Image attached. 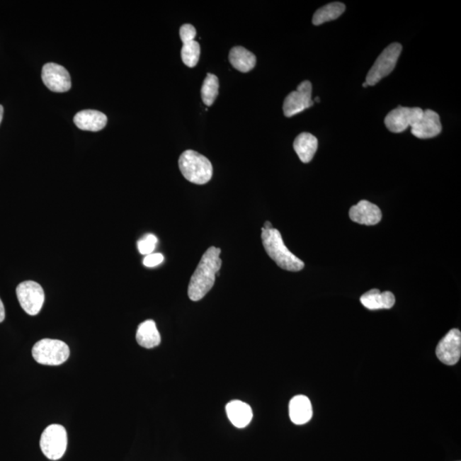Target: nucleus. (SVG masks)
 <instances>
[{
	"instance_id": "obj_1",
	"label": "nucleus",
	"mask_w": 461,
	"mask_h": 461,
	"mask_svg": "<svg viewBox=\"0 0 461 461\" xmlns=\"http://www.w3.org/2000/svg\"><path fill=\"white\" fill-rule=\"evenodd\" d=\"M221 252V249L212 246L203 255L200 263L190 278L188 286V297L190 300L200 301L213 288L215 275L222 265V261L220 258Z\"/></svg>"
},
{
	"instance_id": "obj_2",
	"label": "nucleus",
	"mask_w": 461,
	"mask_h": 461,
	"mask_svg": "<svg viewBox=\"0 0 461 461\" xmlns=\"http://www.w3.org/2000/svg\"><path fill=\"white\" fill-rule=\"evenodd\" d=\"M261 239L266 252L282 269L298 272L305 268V263L285 246L279 230L261 228Z\"/></svg>"
},
{
	"instance_id": "obj_3",
	"label": "nucleus",
	"mask_w": 461,
	"mask_h": 461,
	"mask_svg": "<svg viewBox=\"0 0 461 461\" xmlns=\"http://www.w3.org/2000/svg\"><path fill=\"white\" fill-rule=\"evenodd\" d=\"M178 167L183 176L193 184L205 185L213 176V166L206 156L188 149L178 159Z\"/></svg>"
},
{
	"instance_id": "obj_4",
	"label": "nucleus",
	"mask_w": 461,
	"mask_h": 461,
	"mask_svg": "<svg viewBox=\"0 0 461 461\" xmlns=\"http://www.w3.org/2000/svg\"><path fill=\"white\" fill-rule=\"evenodd\" d=\"M32 355L40 364L58 365L69 359V348L61 340L45 338L35 344Z\"/></svg>"
},
{
	"instance_id": "obj_5",
	"label": "nucleus",
	"mask_w": 461,
	"mask_h": 461,
	"mask_svg": "<svg viewBox=\"0 0 461 461\" xmlns=\"http://www.w3.org/2000/svg\"><path fill=\"white\" fill-rule=\"evenodd\" d=\"M40 444L41 450L49 460H59L67 448V431L63 426L57 423L49 426L41 435Z\"/></svg>"
},
{
	"instance_id": "obj_6",
	"label": "nucleus",
	"mask_w": 461,
	"mask_h": 461,
	"mask_svg": "<svg viewBox=\"0 0 461 461\" xmlns=\"http://www.w3.org/2000/svg\"><path fill=\"white\" fill-rule=\"evenodd\" d=\"M402 51V45L399 43H393L386 47L377 58L371 69L369 70L367 78H365L367 84L375 86L382 79L389 76L396 67Z\"/></svg>"
},
{
	"instance_id": "obj_7",
	"label": "nucleus",
	"mask_w": 461,
	"mask_h": 461,
	"mask_svg": "<svg viewBox=\"0 0 461 461\" xmlns=\"http://www.w3.org/2000/svg\"><path fill=\"white\" fill-rule=\"evenodd\" d=\"M21 307L29 315L40 312L45 302V292L41 285L35 281H24L16 288Z\"/></svg>"
},
{
	"instance_id": "obj_8",
	"label": "nucleus",
	"mask_w": 461,
	"mask_h": 461,
	"mask_svg": "<svg viewBox=\"0 0 461 461\" xmlns=\"http://www.w3.org/2000/svg\"><path fill=\"white\" fill-rule=\"evenodd\" d=\"M312 99V84L309 81H305L299 84L296 91H292L285 98L283 110L286 118H292L301 113L314 106Z\"/></svg>"
},
{
	"instance_id": "obj_9",
	"label": "nucleus",
	"mask_w": 461,
	"mask_h": 461,
	"mask_svg": "<svg viewBox=\"0 0 461 461\" xmlns=\"http://www.w3.org/2000/svg\"><path fill=\"white\" fill-rule=\"evenodd\" d=\"M423 110L421 108L399 106L386 116L385 124L390 132L400 134L412 127L421 118Z\"/></svg>"
},
{
	"instance_id": "obj_10",
	"label": "nucleus",
	"mask_w": 461,
	"mask_h": 461,
	"mask_svg": "<svg viewBox=\"0 0 461 461\" xmlns=\"http://www.w3.org/2000/svg\"><path fill=\"white\" fill-rule=\"evenodd\" d=\"M438 358L443 363L454 365L460 360L461 355V334L458 329H452L440 341L436 350Z\"/></svg>"
},
{
	"instance_id": "obj_11",
	"label": "nucleus",
	"mask_w": 461,
	"mask_h": 461,
	"mask_svg": "<svg viewBox=\"0 0 461 461\" xmlns=\"http://www.w3.org/2000/svg\"><path fill=\"white\" fill-rule=\"evenodd\" d=\"M44 84L54 93H65L72 89V78L68 70L59 64L49 63L42 69Z\"/></svg>"
},
{
	"instance_id": "obj_12",
	"label": "nucleus",
	"mask_w": 461,
	"mask_h": 461,
	"mask_svg": "<svg viewBox=\"0 0 461 461\" xmlns=\"http://www.w3.org/2000/svg\"><path fill=\"white\" fill-rule=\"evenodd\" d=\"M411 132L419 139L434 138L442 132L439 115L431 110H423L421 118L411 127Z\"/></svg>"
},
{
	"instance_id": "obj_13",
	"label": "nucleus",
	"mask_w": 461,
	"mask_h": 461,
	"mask_svg": "<svg viewBox=\"0 0 461 461\" xmlns=\"http://www.w3.org/2000/svg\"><path fill=\"white\" fill-rule=\"evenodd\" d=\"M351 221L360 225L375 226L380 223L382 213L379 207L367 200H361L350 210Z\"/></svg>"
},
{
	"instance_id": "obj_14",
	"label": "nucleus",
	"mask_w": 461,
	"mask_h": 461,
	"mask_svg": "<svg viewBox=\"0 0 461 461\" xmlns=\"http://www.w3.org/2000/svg\"><path fill=\"white\" fill-rule=\"evenodd\" d=\"M74 123L81 130L98 132L107 124V116L101 111L86 110L74 115Z\"/></svg>"
},
{
	"instance_id": "obj_15",
	"label": "nucleus",
	"mask_w": 461,
	"mask_h": 461,
	"mask_svg": "<svg viewBox=\"0 0 461 461\" xmlns=\"http://www.w3.org/2000/svg\"><path fill=\"white\" fill-rule=\"evenodd\" d=\"M289 414L290 421L295 425H305L313 416V408L310 400L302 394L294 397L290 402Z\"/></svg>"
},
{
	"instance_id": "obj_16",
	"label": "nucleus",
	"mask_w": 461,
	"mask_h": 461,
	"mask_svg": "<svg viewBox=\"0 0 461 461\" xmlns=\"http://www.w3.org/2000/svg\"><path fill=\"white\" fill-rule=\"evenodd\" d=\"M360 302L370 310L389 309L394 305L396 298L390 292H380V290L372 289L361 296Z\"/></svg>"
},
{
	"instance_id": "obj_17",
	"label": "nucleus",
	"mask_w": 461,
	"mask_h": 461,
	"mask_svg": "<svg viewBox=\"0 0 461 461\" xmlns=\"http://www.w3.org/2000/svg\"><path fill=\"white\" fill-rule=\"evenodd\" d=\"M226 411L228 419L237 428L246 427L252 421V409L250 405L245 402L238 400L228 402Z\"/></svg>"
},
{
	"instance_id": "obj_18",
	"label": "nucleus",
	"mask_w": 461,
	"mask_h": 461,
	"mask_svg": "<svg viewBox=\"0 0 461 461\" xmlns=\"http://www.w3.org/2000/svg\"><path fill=\"white\" fill-rule=\"evenodd\" d=\"M293 147L302 163L309 164L317 151L318 140L309 132H302L295 140Z\"/></svg>"
},
{
	"instance_id": "obj_19",
	"label": "nucleus",
	"mask_w": 461,
	"mask_h": 461,
	"mask_svg": "<svg viewBox=\"0 0 461 461\" xmlns=\"http://www.w3.org/2000/svg\"><path fill=\"white\" fill-rule=\"evenodd\" d=\"M136 340L140 346L145 348L159 346L161 343V336L155 321L148 319L141 323L137 330Z\"/></svg>"
},
{
	"instance_id": "obj_20",
	"label": "nucleus",
	"mask_w": 461,
	"mask_h": 461,
	"mask_svg": "<svg viewBox=\"0 0 461 461\" xmlns=\"http://www.w3.org/2000/svg\"><path fill=\"white\" fill-rule=\"evenodd\" d=\"M229 61L232 67L242 73L250 72L255 68L256 57L251 52L242 47L232 48L229 53Z\"/></svg>"
},
{
	"instance_id": "obj_21",
	"label": "nucleus",
	"mask_w": 461,
	"mask_h": 461,
	"mask_svg": "<svg viewBox=\"0 0 461 461\" xmlns=\"http://www.w3.org/2000/svg\"><path fill=\"white\" fill-rule=\"evenodd\" d=\"M346 6L340 2L328 4L315 12L313 16V23L319 26V25L338 19L346 11Z\"/></svg>"
},
{
	"instance_id": "obj_22",
	"label": "nucleus",
	"mask_w": 461,
	"mask_h": 461,
	"mask_svg": "<svg viewBox=\"0 0 461 461\" xmlns=\"http://www.w3.org/2000/svg\"><path fill=\"white\" fill-rule=\"evenodd\" d=\"M219 80L213 74H207L205 81L203 83L201 95L203 102L207 106L213 105L218 96Z\"/></svg>"
},
{
	"instance_id": "obj_23",
	"label": "nucleus",
	"mask_w": 461,
	"mask_h": 461,
	"mask_svg": "<svg viewBox=\"0 0 461 461\" xmlns=\"http://www.w3.org/2000/svg\"><path fill=\"white\" fill-rule=\"evenodd\" d=\"M199 57H200V45L196 40L183 44L181 58L183 63L188 67H195L198 63Z\"/></svg>"
},
{
	"instance_id": "obj_24",
	"label": "nucleus",
	"mask_w": 461,
	"mask_h": 461,
	"mask_svg": "<svg viewBox=\"0 0 461 461\" xmlns=\"http://www.w3.org/2000/svg\"><path fill=\"white\" fill-rule=\"evenodd\" d=\"M156 243L157 239L156 236L152 234L145 236L143 239L140 240L138 242L140 254L145 256L152 254V252L155 250Z\"/></svg>"
},
{
	"instance_id": "obj_25",
	"label": "nucleus",
	"mask_w": 461,
	"mask_h": 461,
	"mask_svg": "<svg viewBox=\"0 0 461 461\" xmlns=\"http://www.w3.org/2000/svg\"><path fill=\"white\" fill-rule=\"evenodd\" d=\"M197 30L192 24H184L180 29V36L183 44L194 40Z\"/></svg>"
},
{
	"instance_id": "obj_26",
	"label": "nucleus",
	"mask_w": 461,
	"mask_h": 461,
	"mask_svg": "<svg viewBox=\"0 0 461 461\" xmlns=\"http://www.w3.org/2000/svg\"><path fill=\"white\" fill-rule=\"evenodd\" d=\"M164 257L160 253H156V254H151L144 257L143 263L145 267L153 268L156 266H159L163 263Z\"/></svg>"
},
{
	"instance_id": "obj_27",
	"label": "nucleus",
	"mask_w": 461,
	"mask_h": 461,
	"mask_svg": "<svg viewBox=\"0 0 461 461\" xmlns=\"http://www.w3.org/2000/svg\"><path fill=\"white\" fill-rule=\"evenodd\" d=\"M6 318L5 307H4L3 302L0 299V323L4 321Z\"/></svg>"
},
{
	"instance_id": "obj_28",
	"label": "nucleus",
	"mask_w": 461,
	"mask_h": 461,
	"mask_svg": "<svg viewBox=\"0 0 461 461\" xmlns=\"http://www.w3.org/2000/svg\"><path fill=\"white\" fill-rule=\"evenodd\" d=\"M263 228H264V229H267V230L268 229H272V228H273L272 223L269 222H266L264 223V227Z\"/></svg>"
},
{
	"instance_id": "obj_29",
	"label": "nucleus",
	"mask_w": 461,
	"mask_h": 461,
	"mask_svg": "<svg viewBox=\"0 0 461 461\" xmlns=\"http://www.w3.org/2000/svg\"><path fill=\"white\" fill-rule=\"evenodd\" d=\"M4 115V108L2 106H0V123H1Z\"/></svg>"
},
{
	"instance_id": "obj_30",
	"label": "nucleus",
	"mask_w": 461,
	"mask_h": 461,
	"mask_svg": "<svg viewBox=\"0 0 461 461\" xmlns=\"http://www.w3.org/2000/svg\"><path fill=\"white\" fill-rule=\"evenodd\" d=\"M314 102H317V103H319V97L315 98Z\"/></svg>"
},
{
	"instance_id": "obj_31",
	"label": "nucleus",
	"mask_w": 461,
	"mask_h": 461,
	"mask_svg": "<svg viewBox=\"0 0 461 461\" xmlns=\"http://www.w3.org/2000/svg\"><path fill=\"white\" fill-rule=\"evenodd\" d=\"M363 86V87H368V85L367 84V82H364Z\"/></svg>"
}]
</instances>
